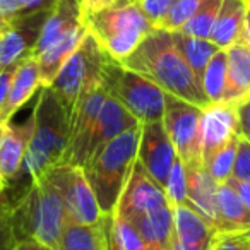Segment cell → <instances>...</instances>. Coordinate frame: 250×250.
Returning a JSON list of instances; mask_svg holds the SVG:
<instances>
[{
	"label": "cell",
	"mask_w": 250,
	"mask_h": 250,
	"mask_svg": "<svg viewBox=\"0 0 250 250\" xmlns=\"http://www.w3.org/2000/svg\"><path fill=\"white\" fill-rule=\"evenodd\" d=\"M122 63L156 84L167 94L188 101L202 110L209 106L201 79L185 62L171 31L154 29Z\"/></svg>",
	"instance_id": "obj_1"
},
{
	"label": "cell",
	"mask_w": 250,
	"mask_h": 250,
	"mask_svg": "<svg viewBox=\"0 0 250 250\" xmlns=\"http://www.w3.org/2000/svg\"><path fill=\"white\" fill-rule=\"evenodd\" d=\"M31 118L33 134L29 146L22 160L21 171L12 182L21 187L22 195L36 178L43 177L48 170L60 165L69 139L70 117L52 87H40V96Z\"/></svg>",
	"instance_id": "obj_2"
},
{
	"label": "cell",
	"mask_w": 250,
	"mask_h": 250,
	"mask_svg": "<svg viewBox=\"0 0 250 250\" xmlns=\"http://www.w3.org/2000/svg\"><path fill=\"white\" fill-rule=\"evenodd\" d=\"M67 225L63 195L46 171L29 185L28 192L12 206V226L18 240L33 238L57 250Z\"/></svg>",
	"instance_id": "obj_3"
},
{
	"label": "cell",
	"mask_w": 250,
	"mask_h": 250,
	"mask_svg": "<svg viewBox=\"0 0 250 250\" xmlns=\"http://www.w3.org/2000/svg\"><path fill=\"white\" fill-rule=\"evenodd\" d=\"M139 139L141 125L117 136L83 167L103 214H113L117 209L118 199L137 160Z\"/></svg>",
	"instance_id": "obj_4"
},
{
	"label": "cell",
	"mask_w": 250,
	"mask_h": 250,
	"mask_svg": "<svg viewBox=\"0 0 250 250\" xmlns=\"http://www.w3.org/2000/svg\"><path fill=\"white\" fill-rule=\"evenodd\" d=\"M84 24L104 52L118 62H124L139 43L154 31V26L144 16L137 2L100 11L84 19Z\"/></svg>",
	"instance_id": "obj_5"
},
{
	"label": "cell",
	"mask_w": 250,
	"mask_h": 250,
	"mask_svg": "<svg viewBox=\"0 0 250 250\" xmlns=\"http://www.w3.org/2000/svg\"><path fill=\"white\" fill-rule=\"evenodd\" d=\"M100 86L108 96L127 108L141 124L163 120L167 93L146 77L127 69L118 60L108 57Z\"/></svg>",
	"instance_id": "obj_6"
},
{
	"label": "cell",
	"mask_w": 250,
	"mask_h": 250,
	"mask_svg": "<svg viewBox=\"0 0 250 250\" xmlns=\"http://www.w3.org/2000/svg\"><path fill=\"white\" fill-rule=\"evenodd\" d=\"M108 57L110 55L104 52L98 40L87 31L79 46L65 60L50 87L62 101L69 117L79 98L101 84Z\"/></svg>",
	"instance_id": "obj_7"
},
{
	"label": "cell",
	"mask_w": 250,
	"mask_h": 250,
	"mask_svg": "<svg viewBox=\"0 0 250 250\" xmlns=\"http://www.w3.org/2000/svg\"><path fill=\"white\" fill-rule=\"evenodd\" d=\"M201 115L202 108L167 94L163 125L177 151V156L184 161L185 168L202 163Z\"/></svg>",
	"instance_id": "obj_8"
},
{
	"label": "cell",
	"mask_w": 250,
	"mask_h": 250,
	"mask_svg": "<svg viewBox=\"0 0 250 250\" xmlns=\"http://www.w3.org/2000/svg\"><path fill=\"white\" fill-rule=\"evenodd\" d=\"M52 180L63 195L67 223L74 225H94L103 218L98 201L89 187L83 168L70 165H57L48 170Z\"/></svg>",
	"instance_id": "obj_9"
},
{
	"label": "cell",
	"mask_w": 250,
	"mask_h": 250,
	"mask_svg": "<svg viewBox=\"0 0 250 250\" xmlns=\"http://www.w3.org/2000/svg\"><path fill=\"white\" fill-rule=\"evenodd\" d=\"M106 96L108 94L104 93L103 87L98 86L87 94H84L83 98H79L69 118V139H67V146L60 165L83 168L87 141H89Z\"/></svg>",
	"instance_id": "obj_10"
},
{
	"label": "cell",
	"mask_w": 250,
	"mask_h": 250,
	"mask_svg": "<svg viewBox=\"0 0 250 250\" xmlns=\"http://www.w3.org/2000/svg\"><path fill=\"white\" fill-rule=\"evenodd\" d=\"M175 158H177V151L165 130L163 120L141 124L137 160L163 190L167 187Z\"/></svg>",
	"instance_id": "obj_11"
},
{
	"label": "cell",
	"mask_w": 250,
	"mask_h": 250,
	"mask_svg": "<svg viewBox=\"0 0 250 250\" xmlns=\"http://www.w3.org/2000/svg\"><path fill=\"white\" fill-rule=\"evenodd\" d=\"M52 9L18 18L0 35V70H14L21 62L33 57L36 40Z\"/></svg>",
	"instance_id": "obj_12"
},
{
	"label": "cell",
	"mask_w": 250,
	"mask_h": 250,
	"mask_svg": "<svg viewBox=\"0 0 250 250\" xmlns=\"http://www.w3.org/2000/svg\"><path fill=\"white\" fill-rule=\"evenodd\" d=\"M167 204L168 201L165 190L144 170L141 161L136 160L129 180H127L124 192L118 199L115 214L118 218L132 219L141 214L154 211L158 208H163Z\"/></svg>",
	"instance_id": "obj_13"
},
{
	"label": "cell",
	"mask_w": 250,
	"mask_h": 250,
	"mask_svg": "<svg viewBox=\"0 0 250 250\" xmlns=\"http://www.w3.org/2000/svg\"><path fill=\"white\" fill-rule=\"evenodd\" d=\"M236 136H242V130L233 104L216 103L204 108L201 115L202 165Z\"/></svg>",
	"instance_id": "obj_14"
},
{
	"label": "cell",
	"mask_w": 250,
	"mask_h": 250,
	"mask_svg": "<svg viewBox=\"0 0 250 250\" xmlns=\"http://www.w3.org/2000/svg\"><path fill=\"white\" fill-rule=\"evenodd\" d=\"M141 122L130 113L125 106H122L117 100L111 96H106L103 106L98 115V120L93 127V132L87 141L86 156H84V165L91 160L96 153H100L110 141H113L117 136L124 134L125 130L136 129ZM83 165V167H84Z\"/></svg>",
	"instance_id": "obj_15"
},
{
	"label": "cell",
	"mask_w": 250,
	"mask_h": 250,
	"mask_svg": "<svg viewBox=\"0 0 250 250\" xmlns=\"http://www.w3.org/2000/svg\"><path fill=\"white\" fill-rule=\"evenodd\" d=\"M31 134V117L22 125H14L7 122L2 129V134H0V177L5 184V190L21 171L22 160H24V154L28 151Z\"/></svg>",
	"instance_id": "obj_16"
},
{
	"label": "cell",
	"mask_w": 250,
	"mask_h": 250,
	"mask_svg": "<svg viewBox=\"0 0 250 250\" xmlns=\"http://www.w3.org/2000/svg\"><path fill=\"white\" fill-rule=\"evenodd\" d=\"M185 171H187V206L195 209L209 225H212L218 231L223 233L221 216L218 209L219 185L212 180L202 163L185 168Z\"/></svg>",
	"instance_id": "obj_17"
},
{
	"label": "cell",
	"mask_w": 250,
	"mask_h": 250,
	"mask_svg": "<svg viewBox=\"0 0 250 250\" xmlns=\"http://www.w3.org/2000/svg\"><path fill=\"white\" fill-rule=\"evenodd\" d=\"M173 211V235L185 245L211 250L221 231L209 225L195 209L187 204L171 206Z\"/></svg>",
	"instance_id": "obj_18"
},
{
	"label": "cell",
	"mask_w": 250,
	"mask_h": 250,
	"mask_svg": "<svg viewBox=\"0 0 250 250\" xmlns=\"http://www.w3.org/2000/svg\"><path fill=\"white\" fill-rule=\"evenodd\" d=\"M228 70L223 103L236 106L250 98V46L238 42L226 50Z\"/></svg>",
	"instance_id": "obj_19"
},
{
	"label": "cell",
	"mask_w": 250,
	"mask_h": 250,
	"mask_svg": "<svg viewBox=\"0 0 250 250\" xmlns=\"http://www.w3.org/2000/svg\"><path fill=\"white\" fill-rule=\"evenodd\" d=\"M42 87V76H40V65L35 57H29L21 62L14 70L9 98L5 103L4 113H2V124H7L11 117L35 94L36 89Z\"/></svg>",
	"instance_id": "obj_20"
},
{
	"label": "cell",
	"mask_w": 250,
	"mask_h": 250,
	"mask_svg": "<svg viewBox=\"0 0 250 250\" xmlns=\"http://www.w3.org/2000/svg\"><path fill=\"white\" fill-rule=\"evenodd\" d=\"M127 221L139 231L149 250H168L173 235V211L170 204Z\"/></svg>",
	"instance_id": "obj_21"
},
{
	"label": "cell",
	"mask_w": 250,
	"mask_h": 250,
	"mask_svg": "<svg viewBox=\"0 0 250 250\" xmlns=\"http://www.w3.org/2000/svg\"><path fill=\"white\" fill-rule=\"evenodd\" d=\"M245 12V0H223L209 40L221 50H228L238 43L242 40Z\"/></svg>",
	"instance_id": "obj_22"
},
{
	"label": "cell",
	"mask_w": 250,
	"mask_h": 250,
	"mask_svg": "<svg viewBox=\"0 0 250 250\" xmlns=\"http://www.w3.org/2000/svg\"><path fill=\"white\" fill-rule=\"evenodd\" d=\"M57 250H106V221L104 214L94 225L67 223Z\"/></svg>",
	"instance_id": "obj_23"
},
{
	"label": "cell",
	"mask_w": 250,
	"mask_h": 250,
	"mask_svg": "<svg viewBox=\"0 0 250 250\" xmlns=\"http://www.w3.org/2000/svg\"><path fill=\"white\" fill-rule=\"evenodd\" d=\"M218 209L223 233L250 229V209L229 184H221L218 187Z\"/></svg>",
	"instance_id": "obj_24"
},
{
	"label": "cell",
	"mask_w": 250,
	"mask_h": 250,
	"mask_svg": "<svg viewBox=\"0 0 250 250\" xmlns=\"http://www.w3.org/2000/svg\"><path fill=\"white\" fill-rule=\"evenodd\" d=\"M173 42L180 53L184 55L185 62L190 65V69L195 72V76L201 79L202 83V74H204L208 63L211 59L219 52L221 48L214 45L211 40H201V38H192L180 31H171Z\"/></svg>",
	"instance_id": "obj_25"
},
{
	"label": "cell",
	"mask_w": 250,
	"mask_h": 250,
	"mask_svg": "<svg viewBox=\"0 0 250 250\" xmlns=\"http://www.w3.org/2000/svg\"><path fill=\"white\" fill-rule=\"evenodd\" d=\"M226 70H228L226 50H219L202 74V91H204L209 104L223 103V94H225L226 87Z\"/></svg>",
	"instance_id": "obj_26"
},
{
	"label": "cell",
	"mask_w": 250,
	"mask_h": 250,
	"mask_svg": "<svg viewBox=\"0 0 250 250\" xmlns=\"http://www.w3.org/2000/svg\"><path fill=\"white\" fill-rule=\"evenodd\" d=\"M221 2L223 0H204L199 11L194 14V18L185 22L178 31L187 36H192V38L209 40L212 28H214L216 16H218L219 7H221Z\"/></svg>",
	"instance_id": "obj_27"
},
{
	"label": "cell",
	"mask_w": 250,
	"mask_h": 250,
	"mask_svg": "<svg viewBox=\"0 0 250 250\" xmlns=\"http://www.w3.org/2000/svg\"><path fill=\"white\" fill-rule=\"evenodd\" d=\"M238 139H240V136L233 137L228 144H225L218 153H214L204 163V168L208 170V173L211 175V178L218 185L226 184V182L229 180V177L233 175L236 149H238Z\"/></svg>",
	"instance_id": "obj_28"
},
{
	"label": "cell",
	"mask_w": 250,
	"mask_h": 250,
	"mask_svg": "<svg viewBox=\"0 0 250 250\" xmlns=\"http://www.w3.org/2000/svg\"><path fill=\"white\" fill-rule=\"evenodd\" d=\"M165 195L170 206L177 204H188L187 197V171L185 165L180 158H175L173 167H171L170 177H168L167 187H165Z\"/></svg>",
	"instance_id": "obj_29"
},
{
	"label": "cell",
	"mask_w": 250,
	"mask_h": 250,
	"mask_svg": "<svg viewBox=\"0 0 250 250\" xmlns=\"http://www.w3.org/2000/svg\"><path fill=\"white\" fill-rule=\"evenodd\" d=\"M204 0H175V4L171 5L170 12L167 18L163 19L158 29H165V31H178L187 21L194 18V14L199 11Z\"/></svg>",
	"instance_id": "obj_30"
},
{
	"label": "cell",
	"mask_w": 250,
	"mask_h": 250,
	"mask_svg": "<svg viewBox=\"0 0 250 250\" xmlns=\"http://www.w3.org/2000/svg\"><path fill=\"white\" fill-rule=\"evenodd\" d=\"M113 226H115V233L118 236V242H120L124 250H149L147 243L139 235V231L127 219L118 218L115 212H113Z\"/></svg>",
	"instance_id": "obj_31"
},
{
	"label": "cell",
	"mask_w": 250,
	"mask_h": 250,
	"mask_svg": "<svg viewBox=\"0 0 250 250\" xmlns=\"http://www.w3.org/2000/svg\"><path fill=\"white\" fill-rule=\"evenodd\" d=\"M18 242L12 226V206L5 194H0V250H12Z\"/></svg>",
	"instance_id": "obj_32"
},
{
	"label": "cell",
	"mask_w": 250,
	"mask_h": 250,
	"mask_svg": "<svg viewBox=\"0 0 250 250\" xmlns=\"http://www.w3.org/2000/svg\"><path fill=\"white\" fill-rule=\"evenodd\" d=\"M139 7L143 9L144 16L149 19V22L158 29V26L163 22L167 14L170 12L171 5L175 4V0H137Z\"/></svg>",
	"instance_id": "obj_33"
},
{
	"label": "cell",
	"mask_w": 250,
	"mask_h": 250,
	"mask_svg": "<svg viewBox=\"0 0 250 250\" xmlns=\"http://www.w3.org/2000/svg\"><path fill=\"white\" fill-rule=\"evenodd\" d=\"M250 229L249 231H226L219 233L212 250H249Z\"/></svg>",
	"instance_id": "obj_34"
},
{
	"label": "cell",
	"mask_w": 250,
	"mask_h": 250,
	"mask_svg": "<svg viewBox=\"0 0 250 250\" xmlns=\"http://www.w3.org/2000/svg\"><path fill=\"white\" fill-rule=\"evenodd\" d=\"M231 177L242 182H250V143L242 136L238 139V149H236Z\"/></svg>",
	"instance_id": "obj_35"
},
{
	"label": "cell",
	"mask_w": 250,
	"mask_h": 250,
	"mask_svg": "<svg viewBox=\"0 0 250 250\" xmlns=\"http://www.w3.org/2000/svg\"><path fill=\"white\" fill-rule=\"evenodd\" d=\"M137 0H81V14H83V21L87 19L89 16L96 14L104 9H115V7H124Z\"/></svg>",
	"instance_id": "obj_36"
},
{
	"label": "cell",
	"mask_w": 250,
	"mask_h": 250,
	"mask_svg": "<svg viewBox=\"0 0 250 250\" xmlns=\"http://www.w3.org/2000/svg\"><path fill=\"white\" fill-rule=\"evenodd\" d=\"M21 14V0H0V28L7 29Z\"/></svg>",
	"instance_id": "obj_37"
},
{
	"label": "cell",
	"mask_w": 250,
	"mask_h": 250,
	"mask_svg": "<svg viewBox=\"0 0 250 250\" xmlns=\"http://www.w3.org/2000/svg\"><path fill=\"white\" fill-rule=\"evenodd\" d=\"M235 108H236V115H238L242 137H245L250 143V98H247L245 101L238 103Z\"/></svg>",
	"instance_id": "obj_38"
},
{
	"label": "cell",
	"mask_w": 250,
	"mask_h": 250,
	"mask_svg": "<svg viewBox=\"0 0 250 250\" xmlns=\"http://www.w3.org/2000/svg\"><path fill=\"white\" fill-rule=\"evenodd\" d=\"M14 70H0V124H2V113H4L5 103H7L9 89H11L12 77H14Z\"/></svg>",
	"instance_id": "obj_39"
},
{
	"label": "cell",
	"mask_w": 250,
	"mask_h": 250,
	"mask_svg": "<svg viewBox=\"0 0 250 250\" xmlns=\"http://www.w3.org/2000/svg\"><path fill=\"white\" fill-rule=\"evenodd\" d=\"M57 0H21V14L22 16H29L35 14L38 11H45V9H52L55 5Z\"/></svg>",
	"instance_id": "obj_40"
},
{
	"label": "cell",
	"mask_w": 250,
	"mask_h": 250,
	"mask_svg": "<svg viewBox=\"0 0 250 250\" xmlns=\"http://www.w3.org/2000/svg\"><path fill=\"white\" fill-rule=\"evenodd\" d=\"M229 184L233 188L236 190V194L242 197V201L247 204V208L250 209V182H242V180H236L235 177H229V180L226 182Z\"/></svg>",
	"instance_id": "obj_41"
},
{
	"label": "cell",
	"mask_w": 250,
	"mask_h": 250,
	"mask_svg": "<svg viewBox=\"0 0 250 250\" xmlns=\"http://www.w3.org/2000/svg\"><path fill=\"white\" fill-rule=\"evenodd\" d=\"M12 250H52L50 247L40 243L38 240L33 238H24V240H18L12 247Z\"/></svg>",
	"instance_id": "obj_42"
},
{
	"label": "cell",
	"mask_w": 250,
	"mask_h": 250,
	"mask_svg": "<svg viewBox=\"0 0 250 250\" xmlns=\"http://www.w3.org/2000/svg\"><path fill=\"white\" fill-rule=\"evenodd\" d=\"M247 2V12H245V22H243V31H242V40L240 42L250 46V0Z\"/></svg>",
	"instance_id": "obj_43"
},
{
	"label": "cell",
	"mask_w": 250,
	"mask_h": 250,
	"mask_svg": "<svg viewBox=\"0 0 250 250\" xmlns=\"http://www.w3.org/2000/svg\"><path fill=\"white\" fill-rule=\"evenodd\" d=\"M168 250H204V249H201V247L185 245V243H182L180 240L177 238V236L171 235V240H170V245H168Z\"/></svg>",
	"instance_id": "obj_44"
},
{
	"label": "cell",
	"mask_w": 250,
	"mask_h": 250,
	"mask_svg": "<svg viewBox=\"0 0 250 250\" xmlns=\"http://www.w3.org/2000/svg\"><path fill=\"white\" fill-rule=\"evenodd\" d=\"M2 129H4V125L0 124V134H2ZM4 192H5V184L2 180V177H0V194H4Z\"/></svg>",
	"instance_id": "obj_45"
},
{
	"label": "cell",
	"mask_w": 250,
	"mask_h": 250,
	"mask_svg": "<svg viewBox=\"0 0 250 250\" xmlns=\"http://www.w3.org/2000/svg\"><path fill=\"white\" fill-rule=\"evenodd\" d=\"M5 31V29H2V28H0V35H2V33H4Z\"/></svg>",
	"instance_id": "obj_46"
},
{
	"label": "cell",
	"mask_w": 250,
	"mask_h": 250,
	"mask_svg": "<svg viewBox=\"0 0 250 250\" xmlns=\"http://www.w3.org/2000/svg\"><path fill=\"white\" fill-rule=\"evenodd\" d=\"M79 4H81V0H79Z\"/></svg>",
	"instance_id": "obj_47"
},
{
	"label": "cell",
	"mask_w": 250,
	"mask_h": 250,
	"mask_svg": "<svg viewBox=\"0 0 250 250\" xmlns=\"http://www.w3.org/2000/svg\"><path fill=\"white\" fill-rule=\"evenodd\" d=\"M249 250H250V247H249Z\"/></svg>",
	"instance_id": "obj_48"
},
{
	"label": "cell",
	"mask_w": 250,
	"mask_h": 250,
	"mask_svg": "<svg viewBox=\"0 0 250 250\" xmlns=\"http://www.w3.org/2000/svg\"><path fill=\"white\" fill-rule=\"evenodd\" d=\"M211 250H212V249H211Z\"/></svg>",
	"instance_id": "obj_49"
}]
</instances>
